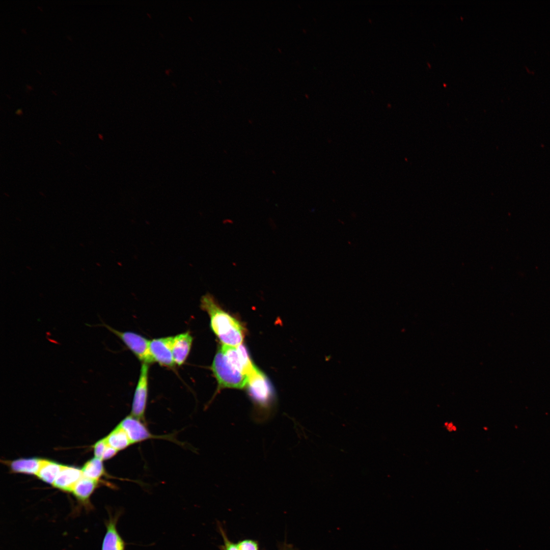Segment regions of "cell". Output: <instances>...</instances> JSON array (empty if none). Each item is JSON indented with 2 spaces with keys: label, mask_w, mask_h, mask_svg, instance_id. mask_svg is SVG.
<instances>
[{
  "label": "cell",
  "mask_w": 550,
  "mask_h": 550,
  "mask_svg": "<svg viewBox=\"0 0 550 550\" xmlns=\"http://www.w3.org/2000/svg\"><path fill=\"white\" fill-rule=\"evenodd\" d=\"M252 361L243 347L222 345L216 352L211 370L220 388L242 389L247 385Z\"/></svg>",
  "instance_id": "obj_1"
},
{
  "label": "cell",
  "mask_w": 550,
  "mask_h": 550,
  "mask_svg": "<svg viewBox=\"0 0 550 550\" xmlns=\"http://www.w3.org/2000/svg\"><path fill=\"white\" fill-rule=\"evenodd\" d=\"M200 307L209 315L210 327L223 345L236 347L244 338L243 328L239 321L225 311L210 293L200 299Z\"/></svg>",
  "instance_id": "obj_2"
},
{
  "label": "cell",
  "mask_w": 550,
  "mask_h": 550,
  "mask_svg": "<svg viewBox=\"0 0 550 550\" xmlns=\"http://www.w3.org/2000/svg\"><path fill=\"white\" fill-rule=\"evenodd\" d=\"M247 385L249 395L255 405L253 420L258 423L266 422L272 414L274 402L272 388L268 379L257 368L249 376Z\"/></svg>",
  "instance_id": "obj_3"
},
{
  "label": "cell",
  "mask_w": 550,
  "mask_h": 550,
  "mask_svg": "<svg viewBox=\"0 0 550 550\" xmlns=\"http://www.w3.org/2000/svg\"><path fill=\"white\" fill-rule=\"evenodd\" d=\"M89 326H104L117 336L142 363L154 362L150 351V341L143 336L132 332H120L102 322V324Z\"/></svg>",
  "instance_id": "obj_4"
},
{
  "label": "cell",
  "mask_w": 550,
  "mask_h": 550,
  "mask_svg": "<svg viewBox=\"0 0 550 550\" xmlns=\"http://www.w3.org/2000/svg\"><path fill=\"white\" fill-rule=\"evenodd\" d=\"M149 365L142 363L135 389L130 415L145 423V411L148 393Z\"/></svg>",
  "instance_id": "obj_5"
},
{
  "label": "cell",
  "mask_w": 550,
  "mask_h": 550,
  "mask_svg": "<svg viewBox=\"0 0 550 550\" xmlns=\"http://www.w3.org/2000/svg\"><path fill=\"white\" fill-rule=\"evenodd\" d=\"M126 432L132 445L151 439H164L179 443L174 435H156L153 434L146 424L131 415L126 416L119 424Z\"/></svg>",
  "instance_id": "obj_6"
},
{
  "label": "cell",
  "mask_w": 550,
  "mask_h": 550,
  "mask_svg": "<svg viewBox=\"0 0 550 550\" xmlns=\"http://www.w3.org/2000/svg\"><path fill=\"white\" fill-rule=\"evenodd\" d=\"M122 514L121 510L112 514L108 511V518L104 521L106 532L104 536L101 550H125L126 542L119 534L117 525Z\"/></svg>",
  "instance_id": "obj_7"
},
{
  "label": "cell",
  "mask_w": 550,
  "mask_h": 550,
  "mask_svg": "<svg viewBox=\"0 0 550 550\" xmlns=\"http://www.w3.org/2000/svg\"><path fill=\"white\" fill-rule=\"evenodd\" d=\"M173 337L153 339L150 341V351L154 362L172 368L175 366L172 353Z\"/></svg>",
  "instance_id": "obj_8"
},
{
  "label": "cell",
  "mask_w": 550,
  "mask_h": 550,
  "mask_svg": "<svg viewBox=\"0 0 550 550\" xmlns=\"http://www.w3.org/2000/svg\"><path fill=\"white\" fill-rule=\"evenodd\" d=\"M193 340L189 332L173 337L172 353L176 365L181 366L184 363L190 352Z\"/></svg>",
  "instance_id": "obj_9"
},
{
  "label": "cell",
  "mask_w": 550,
  "mask_h": 550,
  "mask_svg": "<svg viewBox=\"0 0 550 550\" xmlns=\"http://www.w3.org/2000/svg\"><path fill=\"white\" fill-rule=\"evenodd\" d=\"M82 476L81 470L63 465L53 486L65 491L72 492L75 485Z\"/></svg>",
  "instance_id": "obj_10"
},
{
  "label": "cell",
  "mask_w": 550,
  "mask_h": 550,
  "mask_svg": "<svg viewBox=\"0 0 550 550\" xmlns=\"http://www.w3.org/2000/svg\"><path fill=\"white\" fill-rule=\"evenodd\" d=\"M98 481L82 476L75 485L72 491L77 501L86 510H90L92 505L90 498L97 485Z\"/></svg>",
  "instance_id": "obj_11"
},
{
  "label": "cell",
  "mask_w": 550,
  "mask_h": 550,
  "mask_svg": "<svg viewBox=\"0 0 550 550\" xmlns=\"http://www.w3.org/2000/svg\"><path fill=\"white\" fill-rule=\"evenodd\" d=\"M104 438L109 446L118 451L132 445L126 432L119 424Z\"/></svg>",
  "instance_id": "obj_12"
},
{
  "label": "cell",
  "mask_w": 550,
  "mask_h": 550,
  "mask_svg": "<svg viewBox=\"0 0 550 550\" xmlns=\"http://www.w3.org/2000/svg\"><path fill=\"white\" fill-rule=\"evenodd\" d=\"M42 461L38 458H23L12 461L9 464L14 472L37 475Z\"/></svg>",
  "instance_id": "obj_13"
},
{
  "label": "cell",
  "mask_w": 550,
  "mask_h": 550,
  "mask_svg": "<svg viewBox=\"0 0 550 550\" xmlns=\"http://www.w3.org/2000/svg\"><path fill=\"white\" fill-rule=\"evenodd\" d=\"M63 465L56 462L42 460L41 465L36 475L44 482L53 485Z\"/></svg>",
  "instance_id": "obj_14"
},
{
  "label": "cell",
  "mask_w": 550,
  "mask_h": 550,
  "mask_svg": "<svg viewBox=\"0 0 550 550\" xmlns=\"http://www.w3.org/2000/svg\"><path fill=\"white\" fill-rule=\"evenodd\" d=\"M102 461L96 457L88 461L81 469L83 476L98 481L105 473Z\"/></svg>",
  "instance_id": "obj_15"
},
{
  "label": "cell",
  "mask_w": 550,
  "mask_h": 550,
  "mask_svg": "<svg viewBox=\"0 0 550 550\" xmlns=\"http://www.w3.org/2000/svg\"><path fill=\"white\" fill-rule=\"evenodd\" d=\"M107 446L108 444L105 438L98 441L94 445V453L95 457L101 459L102 455Z\"/></svg>",
  "instance_id": "obj_16"
},
{
  "label": "cell",
  "mask_w": 550,
  "mask_h": 550,
  "mask_svg": "<svg viewBox=\"0 0 550 550\" xmlns=\"http://www.w3.org/2000/svg\"><path fill=\"white\" fill-rule=\"evenodd\" d=\"M240 550H258V544L252 540L246 539L237 543Z\"/></svg>",
  "instance_id": "obj_17"
},
{
  "label": "cell",
  "mask_w": 550,
  "mask_h": 550,
  "mask_svg": "<svg viewBox=\"0 0 550 550\" xmlns=\"http://www.w3.org/2000/svg\"><path fill=\"white\" fill-rule=\"evenodd\" d=\"M221 531L224 541V545L223 546L224 550H240L237 543H234L230 541L226 536L225 534H224L222 530H221Z\"/></svg>",
  "instance_id": "obj_18"
},
{
  "label": "cell",
  "mask_w": 550,
  "mask_h": 550,
  "mask_svg": "<svg viewBox=\"0 0 550 550\" xmlns=\"http://www.w3.org/2000/svg\"><path fill=\"white\" fill-rule=\"evenodd\" d=\"M119 451L108 444L102 457V460L109 459L115 456Z\"/></svg>",
  "instance_id": "obj_19"
},
{
  "label": "cell",
  "mask_w": 550,
  "mask_h": 550,
  "mask_svg": "<svg viewBox=\"0 0 550 550\" xmlns=\"http://www.w3.org/2000/svg\"><path fill=\"white\" fill-rule=\"evenodd\" d=\"M445 426H446V427L447 429V430H449V431H455L456 430V427L454 426L453 425V423H446Z\"/></svg>",
  "instance_id": "obj_20"
}]
</instances>
